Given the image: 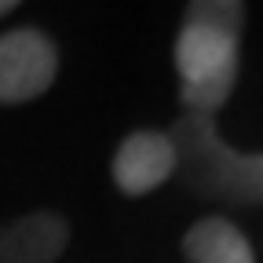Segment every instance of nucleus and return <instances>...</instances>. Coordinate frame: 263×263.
Here are the masks:
<instances>
[{
  "label": "nucleus",
  "instance_id": "1",
  "mask_svg": "<svg viewBox=\"0 0 263 263\" xmlns=\"http://www.w3.org/2000/svg\"><path fill=\"white\" fill-rule=\"evenodd\" d=\"M176 146V176L183 186L205 201L219 205H263V150L241 154L223 136L209 117H176L168 128Z\"/></svg>",
  "mask_w": 263,
  "mask_h": 263
},
{
  "label": "nucleus",
  "instance_id": "2",
  "mask_svg": "<svg viewBox=\"0 0 263 263\" xmlns=\"http://www.w3.org/2000/svg\"><path fill=\"white\" fill-rule=\"evenodd\" d=\"M179 103L190 117H216L230 99L241 70V37L230 29L183 18L176 37Z\"/></svg>",
  "mask_w": 263,
  "mask_h": 263
},
{
  "label": "nucleus",
  "instance_id": "3",
  "mask_svg": "<svg viewBox=\"0 0 263 263\" xmlns=\"http://www.w3.org/2000/svg\"><path fill=\"white\" fill-rule=\"evenodd\" d=\"M59 48L37 26L0 33V106L33 103L55 84Z\"/></svg>",
  "mask_w": 263,
  "mask_h": 263
},
{
  "label": "nucleus",
  "instance_id": "4",
  "mask_svg": "<svg viewBox=\"0 0 263 263\" xmlns=\"http://www.w3.org/2000/svg\"><path fill=\"white\" fill-rule=\"evenodd\" d=\"M110 172L121 194L143 197L157 190L161 183H168L176 176V146L168 139V132L157 128H136L117 143Z\"/></svg>",
  "mask_w": 263,
  "mask_h": 263
},
{
  "label": "nucleus",
  "instance_id": "5",
  "mask_svg": "<svg viewBox=\"0 0 263 263\" xmlns=\"http://www.w3.org/2000/svg\"><path fill=\"white\" fill-rule=\"evenodd\" d=\"M70 241V223L59 212H26L0 223V263H55Z\"/></svg>",
  "mask_w": 263,
  "mask_h": 263
},
{
  "label": "nucleus",
  "instance_id": "6",
  "mask_svg": "<svg viewBox=\"0 0 263 263\" xmlns=\"http://www.w3.org/2000/svg\"><path fill=\"white\" fill-rule=\"evenodd\" d=\"M183 256L186 263H256L249 238L230 219L219 216H205L186 230Z\"/></svg>",
  "mask_w": 263,
  "mask_h": 263
},
{
  "label": "nucleus",
  "instance_id": "7",
  "mask_svg": "<svg viewBox=\"0 0 263 263\" xmlns=\"http://www.w3.org/2000/svg\"><path fill=\"white\" fill-rule=\"evenodd\" d=\"M245 15L249 11H245V4H238V0H194V4H186V18L230 29V33H238V37L245 29Z\"/></svg>",
  "mask_w": 263,
  "mask_h": 263
},
{
  "label": "nucleus",
  "instance_id": "8",
  "mask_svg": "<svg viewBox=\"0 0 263 263\" xmlns=\"http://www.w3.org/2000/svg\"><path fill=\"white\" fill-rule=\"evenodd\" d=\"M18 4H15V0H0V18H4V15H11Z\"/></svg>",
  "mask_w": 263,
  "mask_h": 263
}]
</instances>
